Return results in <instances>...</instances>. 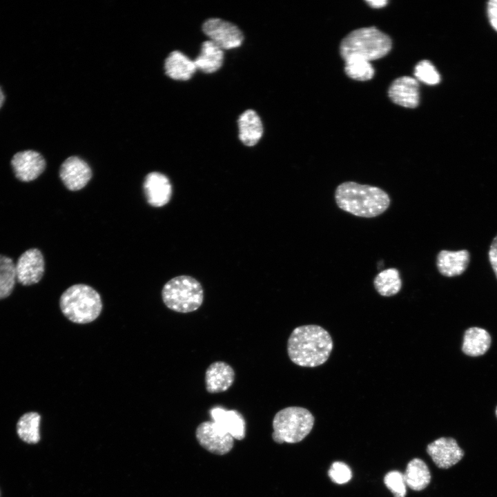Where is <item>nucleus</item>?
Listing matches in <instances>:
<instances>
[{"label": "nucleus", "instance_id": "obj_1", "mask_svg": "<svg viewBox=\"0 0 497 497\" xmlns=\"http://www.w3.org/2000/svg\"><path fill=\"white\" fill-rule=\"evenodd\" d=\"M331 336L315 324L295 327L287 340V354L291 361L303 367H316L329 358L333 349Z\"/></svg>", "mask_w": 497, "mask_h": 497}, {"label": "nucleus", "instance_id": "obj_2", "mask_svg": "<svg viewBox=\"0 0 497 497\" xmlns=\"http://www.w3.org/2000/svg\"><path fill=\"white\" fill-rule=\"evenodd\" d=\"M337 206L357 217L371 218L385 212L389 207V195L382 188L349 181L340 184L334 194Z\"/></svg>", "mask_w": 497, "mask_h": 497}, {"label": "nucleus", "instance_id": "obj_3", "mask_svg": "<svg viewBox=\"0 0 497 497\" xmlns=\"http://www.w3.org/2000/svg\"><path fill=\"white\" fill-rule=\"evenodd\" d=\"M59 307L68 320L84 324L95 320L103 305L101 296L95 289L85 284H77L61 294Z\"/></svg>", "mask_w": 497, "mask_h": 497}, {"label": "nucleus", "instance_id": "obj_4", "mask_svg": "<svg viewBox=\"0 0 497 497\" xmlns=\"http://www.w3.org/2000/svg\"><path fill=\"white\" fill-rule=\"evenodd\" d=\"M391 48V40L375 27L358 28L349 33L340 46L343 59L356 56L369 61L387 55Z\"/></svg>", "mask_w": 497, "mask_h": 497}, {"label": "nucleus", "instance_id": "obj_5", "mask_svg": "<svg viewBox=\"0 0 497 497\" xmlns=\"http://www.w3.org/2000/svg\"><path fill=\"white\" fill-rule=\"evenodd\" d=\"M162 298L169 309L187 313L201 306L204 301V290L195 278L189 275H179L164 285Z\"/></svg>", "mask_w": 497, "mask_h": 497}, {"label": "nucleus", "instance_id": "obj_6", "mask_svg": "<svg viewBox=\"0 0 497 497\" xmlns=\"http://www.w3.org/2000/svg\"><path fill=\"white\" fill-rule=\"evenodd\" d=\"M314 417L306 409L289 407L280 410L273 420V439L277 443H296L311 431Z\"/></svg>", "mask_w": 497, "mask_h": 497}, {"label": "nucleus", "instance_id": "obj_7", "mask_svg": "<svg viewBox=\"0 0 497 497\" xmlns=\"http://www.w3.org/2000/svg\"><path fill=\"white\" fill-rule=\"evenodd\" d=\"M203 32L222 50L240 46L244 40L241 30L231 22L220 18H209L202 26Z\"/></svg>", "mask_w": 497, "mask_h": 497}, {"label": "nucleus", "instance_id": "obj_8", "mask_svg": "<svg viewBox=\"0 0 497 497\" xmlns=\"http://www.w3.org/2000/svg\"><path fill=\"white\" fill-rule=\"evenodd\" d=\"M196 437L202 447L217 455L230 451L233 446V438L213 421L199 425Z\"/></svg>", "mask_w": 497, "mask_h": 497}, {"label": "nucleus", "instance_id": "obj_9", "mask_svg": "<svg viewBox=\"0 0 497 497\" xmlns=\"http://www.w3.org/2000/svg\"><path fill=\"white\" fill-rule=\"evenodd\" d=\"M17 281L23 286L38 283L45 271V262L42 253L38 248L24 251L15 264Z\"/></svg>", "mask_w": 497, "mask_h": 497}, {"label": "nucleus", "instance_id": "obj_10", "mask_svg": "<svg viewBox=\"0 0 497 497\" xmlns=\"http://www.w3.org/2000/svg\"><path fill=\"white\" fill-rule=\"evenodd\" d=\"M15 177L23 182L36 179L45 170L46 163L39 153L26 150L17 153L11 159Z\"/></svg>", "mask_w": 497, "mask_h": 497}, {"label": "nucleus", "instance_id": "obj_11", "mask_svg": "<svg viewBox=\"0 0 497 497\" xmlns=\"http://www.w3.org/2000/svg\"><path fill=\"white\" fill-rule=\"evenodd\" d=\"M59 177L68 190L76 191L87 185L92 177V170L84 159L70 156L61 164Z\"/></svg>", "mask_w": 497, "mask_h": 497}, {"label": "nucleus", "instance_id": "obj_12", "mask_svg": "<svg viewBox=\"0 0 497 497\" xmlns=\"http://www.w3.org/2000/svg\"><path fill=\"white\" fill-rule=\"evenodd\" d=\"M428 454L435 465L441 469H448L457 464L465 455L464 451L453 438H440L427 447Z\"/></svg>", "mask_w": 497, "mask_h": 497}, {"label": "nucleus", "instance_id": "obj_13", "mask_svg": "<svg viewBox=\"0 0 497 497\" xmlns=\"http://www.w3.org/2000/svg\"><path fill=\"white\" fill-rule=\"evenodd\" d=\"M144 191L147 202L152 206L161 207L168 204L172 196V185L167 176L151 172L144 181Z\"/></svg>", "mask_w": 497, "mask_h": 497}, {"label": "nucleus", "instance_id": "obj_14", "mask_svg": "<svg viewBox=\"0 0 497 497\" xmlns=\"http://www.w3.org/2000/svg\"><path fill=\"white\" fill-rule=\"evenodd\" d=\"M388 95L394 104L414 108L418 106L420 99L418 82L411 77H400L391 83Z\"/></svg>", "mask_w": 497, "mask_h": 497}, {"label": "nucleus", "instance_id": "obj_15", "mask_svg": "<svg viewBox=\"0 0 497 497\" xmlns=\"http://www.w3.org/2000/svg\"><path fill=\"white\" fill-rule=\"evenodd\" d=\"M235 373L233 367L224 361L211 363L205 372L207 392L217 393L227 391L233 384Z\"/></svg>", "mask_w": 497, "mask_h": 497}, {"label": "nucleus", "instance_id": "obj_16", "mask_svg": "<svg viewBox=\"0 0 497 497\" xmlns=\"http://www.w3.org/2000/svg\"><path fill=\"white\" fill-rule=\"evenodd\" d=\"M470 262V253L466 249L457 251L441 250L436 256V267L445 277H454L463 273Z\"/></svg>", "mask_w": 497, "mask_h": 497}, {"label": "nucleus", "instance_id": "obj_17", "mask_svg": "<svg viewBox=\"0 0 497 497\" xmlns=\"http://www.w3.org/2000/svg\"><path fill=\"white\" fill-rule=\"evenodd\" d=\"M212 421L215 422L233 438L242 440L245 436V421L237 410H227L215 407L210 410Z\"/></svg>", "mask_w": 497, "mask_h": 497}, {"label": "nucleus", "instance_id": "obj_18", "mask_svg": "<svg viewBox=\"0 0 497 497\" xmlns=\"http://www.w3.org/2000/svg\"><path fill=\"white\" fill-rule=\"evenodd\" d=\"M239 139L247 146L257 144L263 135V124L257 113L251 109L242 113L237 119Z\"/></svg>", "mask_w": 497, "mask_h": 497}, {"label": "nucleus", "instance_id": "obj_19", "mask_svg": "<svg viewBox=\"0 0 497 497\" xmlns=\"http://www.w3.org/2000/svg\"><path fill=\"white\" fill-rule=\"evenodd\" d=\"M164 68L168 77L177 81L190 79L197 70L194 61L179 50L172 51L168 55Z\"/></svg>", "mask_w": 497, "mask_h": 497}, {"label": "nucleus", "instance_id": "obj_20", "mask_svg": "<svg viewBox=\"0 0 497 497\" xmlns=\"http://www.w3.org/2000/svg\"><path fill=\"white\" fill-rule=\"evenodd\" d=\"M193 61L197 69L204 73H213L222 67L224 52L213 41L207 40L202 43L200 53Z\"/></svg>", "mask_w": 497, "mask_h": 497}, {"label": "nucleus", "instance_id": "obj_21", "mask_svg": "<svg viewBox=\"0 0 497 497\" xmlns=\"http://www.w3.org/2000/svg\"><path fill=\"white\" fill-rule=\"evenodd\" d=\"M491 345L489 333L480 327H470L466 330L462 350L469 356H479L485 353Z\"/></svg>", "mask_w": 497, "mask_h": 497}, {"label": "nucleus", "instance_id": "obj_22", "mask_svg": "<svg viewBox=\"0 0 497 497\" xmlns=\"http://www.w3.org/2000/svg\"><path fill=\"white\" fill-rule=\"evenodd\" d=\"M406 485L415 491L425 489L430 483L431 474L425 462L419 458L411 460L404 474Z\"/></svg>", "mask_w": 497, "mask_h": 497}, {"label": "nucleus", "instance_id": "obj_23", "mask_svg": "<svg viewBox=\"0 0 497 497\" xmlns=\"http://www.w3.org/2000/svg\"><path fill=\"white\" fill-rule=\"evenodd\" d=\"M41 416L34 411L22 415L17 423V433L25 442L35 444L40 440L39 424Z\"/></svg>", "mask_w": 497, "mask_h": 497}, {"label": "nucleus", "instance_id": "obj_24", "mask_svg": "<svg viewBox=\"0 0 497 497\" xmlns=\"http://www.w3.org/2000/svg\"><path fill=\"white\" fill-rule=\"evenodd\" d=\"M373 284L377 292L384 297L397 294L402 287L400 273L395 268L380 271L374 278Z\"/></svg>", "mask_w": 497, "mask_h": 497}, {"label": "nucleus", "instance_id": "obj_25", "mask_svg": "<svg viewBox=\"0 0 497 497\" xmlns=\"http://www.w3.org/2000/svg\"><path fill=\"white\" fill-rule=\"evenodd\" d=\"M16 282L15 264L10 257L0 254V300L10 295Z\"/></svg>", "mask_w": 497, "mask_h": 497}, {"label": "nucleus", "instance_id": "obj_26", "mask_svg": "<svg viewBox=\"0 0 497 497\" xmlns=\"http://www.w3.org/2000/svg\"><path fill=\"white\" fill-rule=\"evenodd\" d=\"M344 70L351 79L357 81H367L374 75V69L370 61L356 56H351L344 59Z\"/></svg>", "mask_w": 497, "mask_h": 497}, {"label": "nucleus", "instance_id": "obj_27", "mask_svg": "<svg viewBox=\"0 0 497 497\" xmlns=\"http://www.w3.org/2000/svg\"><path fill=\"white\" fill-rule=\"evenodd\" d=\"M414 75L419 81L428 85H436L440 81L439 73L428 60H422L417 64Z\"/></svg>", "mask_w": 497, "mask_h": 497}, {"label": "nucleus", "instance_id": "obj_28", "mask_svg": "<svg viewBox=\"0 0 497 497\" xmlns=\"http://www.w3.org/2000/svg\"><path fill=\"white\" fill-rule=\"evenodd\" d=\"M384 482L395 497L405 496L406 483L404 474L397 471H390L384 476Z\"/></svg>", "mask_w": 497, "mask_h": 497}, {"label": "nucleus", "instance_id": "obj_29", "mask_svg": "<svg viewBox=\"0 0 497 497\" xmlns=\"http://www.w3.org/2000/svg\"><path fill=\"white\" fill-rule=\"evenodd\" d=\"M329 476L331 480L338 484L347 483L352 476L350 468L344 462H335L329 470Z\"/></svg>", "mask_w": 497, "mask_h": 497}, {"label": "nucleus", "instance_id": "obj_30", "mask_svg": "<svg viewBox=\"0 0 497 497\" xmlns=\"http://www.w3.org/2000/svg\"><path fill=\"white\" fill-rule=\"evenodd\" d=\"M488 256L492 269L497 277V235L490 244Z\"/></svg>", "mask_w": 497, "mask_h": 497}, {"label": "nucleus", "instance_id": "obj_31", "mask_svg": "<svg viewBox=\"0 0 497 497\" xmlns=\"http://www.w3.org/2000/svg\"><path fill=\"white\" fill-rule=\"evenodd\" d=\"M487 15L491 26L497 31V0H491L488 2Z\"/></svg>", "mask_w": 497, "mask_h": 497}, {"label": "nucleus", "instance_id": "obj_32", "mask_svg": "<svg viewBox=\"0 0 497 497\" xmlns=\"http://www.w3.org/2000/svg\"><path fill=\"white\" fill-rule=\"evenodd\" d=\"M367 3L372 8H380L387 5V1L384 0L367 1Z\"/></svg>", "mask_w": 497, "mask_h": 497}, {"label": "nucleus", "instance_id": "obj_33", "mask_svg": "<svg viewBox=\"0 0 497 497\" xmlns=\"http://www.w3.org/2000/svg\"><path fill=\"white\" fill-rule=\"evenodd\" d=\"M3 101H4V95H3L2 90L0 88V108L1 107Z\"/></svg>", "mask_w": 497, "mask_h": 497}, {"label": "nucleus", "instance_id": "obj_34", "mask_svg": "<svg viewBox=\"0 0 497 497\" xmlns=\"http://www.w3.org/2000/svg\"><path fill=\"white\" fill-rule=\"evenodd\" d=\"M496 417H497V407H496Z\"/></svg>", "mask_w": 497, "mask_h": 497}]
</instances>
